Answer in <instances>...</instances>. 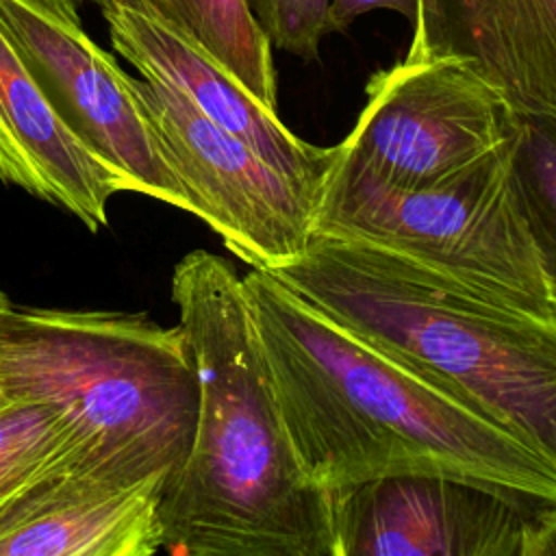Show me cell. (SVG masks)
Returning <instances> with one entry per match:
<instances>
[{
    "label": "cell",
    "instance_id": "1",
    "mask_svg": "<svg viewBox=\"0 0 556 556\" xmlns=\"http://www.w3.org/2000/svg\"><path fill=\"white\" fill-rule=\"evenodd\" d=\"M306 476L334 493L443 473L556 502V467L352 334L267 269L241 276Z\"/></svg>",
    "mask_w": 556,
    "mask_h": 556
},
{
    "label": "cell",
    "instance_id": "2",
    "mask_svg": "<svg viewBox=\"0 0 556 556\" xmlns=\"http://www.w3.org/2000/svg\"><path fill=\"white\" fill-rule=\"evenodd\" d=\"M198 380L182 467L161 497L163 549L185 556H339L330 493L304 471L241 276L206 250L172 271Z\"/></svg>",
    "mask_w": 556,
    "mask_h": 556
},
{
    "label": "cell",
    "instance_id": "3",
    "mask_svg": "<svg viewBox=\"0 0 556 556\" xmlns=\"http://www.w3.org/2000/svg\"><path fill=\"white\" fill-rule=\"evenodd\" d=\"M267 271L556 467V317L326 235Z\"/></svg>",
    "mask_w": 556,
    "mask_h": 556
},
{
    "label": "cell",
    "instance_id": "4",
    "mask_svg": "<svg viewBox=\"0 0 556 556\" xmlns=\"http://www.w3.org/2000/svg\"><path fill=\"white\" fill-rule=\"evenodd\" d=\"M0 387L59 408L72 473L169 480L193 441L198 380L185 334L146 313L0 308Z\"/></svg>",
    "mask_w": 556,
    "mask_h": 556
},
{
    "label": "cell",
    "instance_id": "5",
    "mask_svg": "<svg viewBox=\"0 0 556 556\" xmlns=\"http://www.w3.org/2000/svg\"><path fill=\"white\" fill-rule=\"evenodd\" d=\"M313 235L361 241L465 287L556 317L519 215L506 139L424 187H389L334 159L313 208Z\"/></svg>",
    "mask_w": 556,
    "mask_h": 556
},
{
    "label": "cell",
    "instance_id": "6",
    "mask_svg": "<svg viewBox=\"0 0 556 556\" xmlns=\"http://www.w3.org/2000/svg\"><path fill=\"white\" fill-rule=\"evenodd\" d=\"M365 96L337 159L400 189L443 180L495 150L513 113L500 89L450 56L402 59L371 74Z\"/></svg>",
    "mask_w": 556,
    "mask_h": 556
},
{
    "label": "cell",
    "instance_id": "7",
    "mask_svg": "<svg viewBox=\"0 0 556 556\" xmlns=\"http://www.w3.org/2000/svg\"><path fill=\"white\" fill-rule=\"evenodd\" d=\"M135 89L193 215L250 267L298 258L313 235V198L172 85L141 76Z\"/></svg>",
    "mask_w": 556,
    "mask_h": 556
},
{
    "label": "cell",
    "instance_id": "8",
    "mask_svg": "<svg viewBox=\"0 0 556 556\" xmlns=\"http://www.w3.org/2000/svg\"><path fill=\"white\" fill-rule=\"evenodd\" d=\"M0 22L37 85L126 191L193 213L169 167L135 78L80 26L41 0H0Z\"/></svg>",
    "mask_w": 556,
    "mask_h": 556
},
{
    "label": "cell",
    "instance_id": "9",
    "mask_svg": "<svg viewBox=\"0 0 556 556\" xmlns=\"http://www.w3.org/2000/svg\"><path fill=\"white\" fill-rule=\"evenodd\" d=\"M339 556H523L552 500L443 473H397L330 493Z\"/></svg>",
    "mask_w": 556,
    "mask_h": 556
},
{
    "label": "cell",
    "instance_id": "10",
    "mask_svg": "<svg viewBox=\"0 0 556 556\" xmlns=\"http://www.w3.org/2000/svg\"><path fill=\"white\" fill-rule=\"evenodd\" d=\"M100 9L113 50L139 76L178 89L202 115L245 141L313 202L334 165L337 146L295 137L274 109L261 104L235 76L161 20L143 0H111Z\"/></svg>",
    "mask_w": 556,
    "mask_h": 556
},
{
    "label": "cell",
    "instance_id": "11",
    "mask_svg": "<svg viewBox=\"0 0 556 556\" xmlns=\"http://www.w3.org/2000/svg\"><path fill=\"white\" fill-rule=\"evenodd\" d=\"M165 482L50 476L0 510V556H152L163 549Z\"/></svg>",
    "mask_w": 556,
    "mask_h": 556
},
{
    "label": "cell",
    "instance_id": "12",
    "mask_svg": "<svg viewBox=\"0 0 556 556\" xmlns=\"http://www.w3.org/2000/svg\"><path fill=\"white\" fill-rule=\"evenodd\" d=\"M0 180L74 215L91 232L109 226V202L126 191L59 117L0 22Z\"/></svg>",
    "mask_w": 556,
    "mask_h": 556
},
{
    "label": "cell",
    "instance_id": "13",
    "mask_svg": "<svg viewBox=\"0 0 556 556\" xmlns=\"http://www.w3.org/2000/svg\"><path fill=\"white\" fill-rule=\"evenodd\" d=\"M404 59H458L506 98L510 83V0H417Z\"/></svg>",
    "mask_w": 556,
    "mask_h": 556
},
{
    "label": "cell",
    "instance_id": "14",
    "mask_svg": "<svg viewBox=\"0 0 556 556\" xmlns=\"http://www.w3.org/2000/svg\"><path fill=\"white\" fill-rule=\"evenodd\" d=\"M161 20L276 111L271 43L245 0H143Z\"/></svg>",
    "mask_w": 556,
    "mask_h": 556
},
{
    "label": "cell",
    "instance_id": "15",
    "mask_svg": "<svg viewBox=\"0 0 556 556\" xmlns=\"http://www.w3.org/2000/svg\"><path fill=\"white\" fill-rule=\"evenodd\" d=\"M515 202L556 306V111H515L506 135Z\"/></svg>",
    "mask_w": 556,
    "mask_h": 556
},
{
    "label": "cell",
    "instance_id": "16",
    "mask_svg": "<svg viewBox=\"0 0 556 556\" xmlns=\"http://www.w3.org/2000/svg\"><path fill=\"white\" fill-rule=\"evenodd\" d=\"M72 432L59 408L9 400L0 406V510L41 480L67 471Z\"/></svg>",
    "mask_w": 556,
    "mask_h": 556
},
{
    "label": "cell",
    "instance_id": "17",
    "mask_svg": "<svg viewBox=\"0 0 556 556\" xmlns=\"http://www.w3.org/2000/svg\"><path fill=\"white\" fill-rule=\"evenodd\" d=\"M510 7L506 102L515 111H556V0H510Z\"/></svg>",
    "mask_w": 556,
    "mask_h": 556
},
{
    "label": "cell",
    "instance_id": "18",
    "mask_svg": "<svg viewBox=\"0 0 556 556\" xmlns=\"http://www.w3.org/2000/svg\"><path fill=\"white\" fill-rule=\"evenodd\" d=\"M271 48L311 63L330 30V0H245Z\"/></svg>",
    "mask_w": 556,
    "mask_h": 556
},
{
    "label": "cell",
    "instance_id": "19",
    "mask_svg": "<svg viewBox=\"0 0 556 556\" xmlns=\"http://www.w3.org/2000/svg\"><path fill=\"white\" fill-rule=\"evenodd\" d=\"M371 11H393L415 22L417 0H330V30H345L356 17Z\"/></svg>",
    "mask_w": 556,
    "mask_h": 556
},
{
    "label": "cell",
    "instance_id": "20",
    "mask_svg": "<svg viewBox=\"0 0 556 556\" xmlns=\"http://www.w3.org/2000/svg\"><path fill=\"white\" fill-rule=\"evenodd\" d=\"M523 556H556V506H552L532 530Z\"/></svg>",
    "mask_w": 556,
    "mask_h": 556
},
{
    "label": "cell",
    "instance_id": "21",
    "mask_svg": "<svg viewBox=\"0 0 556 556\" xmlns=\"http://www.w3.org/2000/svg\"><path fill=\"white\" fill-rule=\"evenodd\" d=\"M43 4H48L50 9L67 15V17H74V20H80V9L85 2H93L96 7H102L111 0H41Z\"/></svg>",
    "mask_w": 556,
    "mask_h": 556
},
{
    "label": "cell",
    "instance_id": "22",
    "mask_svg": "<svg viewBox=\"0 0 556 556\" xmlns=\"http://www.w3.org/2000/svg\"><path fill=\"white\" fill-rule=\"evenodd\" d=\"M11 302H9V298L4 295V291H0V308H4V306H9Z\"/></svg>",
    "mask_w": 556,
    "mask_h": 556
},
{
    "label": "cell",
    "instance_id": "23",
    "mask_svg": "<svg viewBox=\"0 0 556 556\" xmlns=\"http://www.w3.org/2000/svg\"><path fill=\"white\" fill-rule=\"evenodd\" d=\"M9 402V397L4 395V391H2V387H0V406H4Z\"/></svg>",
    "mask_w": 556,
    "mask_h": 556
}]
</instances>
